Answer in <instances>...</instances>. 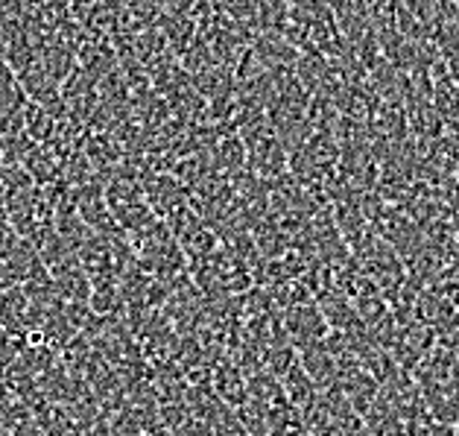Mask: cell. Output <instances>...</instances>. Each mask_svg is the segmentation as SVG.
Listing matches in <instances>:
<instances>
[{"mask_svg":"<svg viewBox=\"0 0 459 436\" xmlns=\"http://www.w3.org/2000/svg\"><path fill=\"white\" fill-rule=\"evenodd\" d=\"M281 36L299 53L331 56V59L349 56V41L325 0H290Z\"/></svg>","mask_w":459,"mask_h":436,"instance_id":"obj_1","label":"cell"},{"mask_svg":"<svg viewBox=\"0 0 459 436\" xmlns=\"http://www.w3.org/2000/svg\"><path fill=\"white\" fill-rule=\"evenodd\" d=\"M281 326H284L287 340L293 343L296 352L305 349V345L325 340L331 334L328 319H325L322 308L316 305V299H313V296L281 308Z\"/></svg>","mask_w":459,"mask_h":436,"instance_id":"obj_2","label":"cell"},{"mask_svg":"<svg viewBox=\"0 0 459 436\" xmlns=\"http://www.w3.org/2000/svg\"><path fill=\"white\" fill-rule=\"evenodd\" d=\"M211 389L234 413L246 405V398H249V378H246L243 366L234 354H220L214 361V366H211Z\"/></svg>","mask_w":459,"mask_h":436,"instance_id":"obj_3","label":"cell"},{"mask_svg":"<svg viewBox=\"0 0 459 436\" xmlns=\"http://www.w3.org/2000/svg\"><path fill=\"white\" fill-rule=\"evenodd\" d=\"M401 4H407V0H401Z\"/></svg>","mask_w":459,"mask_h":436,"instance_id":"obj_4","label":"cell"}]
</instances>
